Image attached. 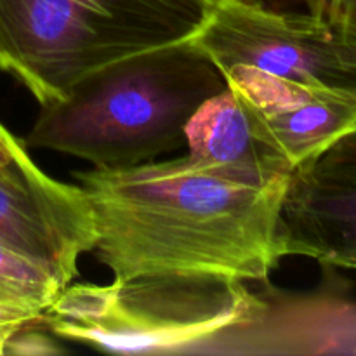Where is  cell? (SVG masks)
<instances>
[{"label": "cell", "instance_id": "cell-1", "mask_svg": "<svg viewBox=\"0 0 356 356\" xmlns=\"http://www.w3.org/2000/svg\"><path fill=\"white\" fill-rule=\"evenodd\" d=\"M96 225V252L115 280L198 277L266 284L280 256L289 181L229 179L191 155L73 174Z\"/></svg>", "mask_w": 356, "mask_h": 356}, {"label": "cell", "instance_id": "cell-2", "mask_svg": "<svg viewBox=\"0 0 356 356\" xmlns=\"http://www.w3.org/2000/svg\"><path fill=\"white\" fill-rule=\"evenodd\" d=\"M226 87L221 70L190 40L163 45L103 66L40 104L23 145L94 167L149 162L179 148L191 117Z\"/></svg>", "mask_w": 356, "mask_h": 356}, {"label": "cell", "instance_id": "cell-3", "mask_svg": "<svg viewBox=\"0 0 356 356\" xmlns=\"http://www.w3.org/2000/svg\"><path fill=\"white\" fill-rule=\"evenodd\" d=\"M211 0H0V70L38 104L103 66L184 42Z\"/></svg>", "mask_w": 356, "mask_h": 356}, {"label": "cell", "instance_id": "cell-4", "mask_svg": "<svg viewBox=\"0 0 356 356\" xmlns=\"http://www.w3.org/2000/svg\"><path fill=\"white\" fill-rule=\"evenodd\" d=\"M261 308L243 282L138 277L106 285H66L45 308L54 337L122 355L200 353Z\"/></svg>", "mask_w": 356, "mask_h": 356}, {"label": "cell", "instance_id": "cell-5", "mask_svg": "<svg viewBox=\"0 0 356 356\" xmlns=\"http://www.w3.org/2000/svg\"><path fill=\"white\" fill-rule=\"evenodd\" d=\"M188 40L225 73L249 66L270 75L356 96V42L308 13L257 0H211Z\"/></svg>", "mask_w": 356, "mask_h": 356}, {"label": "cell", "instance_id": "cell-6", "mask_svg": "<svg viewBox=\"0 0 356 356\" xmlns=\"http://www.w3.org/2000/svg\"><path fill=\"white\" fill-rule=\"evenodd\" d=\"M0 243L40 264L65 287L79 275L80 256L96 245L86 191L47 176L23 141L0 167Z\"/></svg>", "mask_w": 356, "mask_h": 356}, {"label": "cell", "instance_id": "cell-7", "mask_svg": "<svg viewBox=\"0 0 356 356\" xmlns=\"http://www.w3.org/2000/svg\"><path fill=\"white\" fill-rule=\"evenodd\" d=\"M254 136L292 170L356 131V96L240 66L225 73Z\"/></svg>", "mask_w": 356, "mask_h": 356}, {"label": "cell", "instance_id": "cell-8", "mask_svg": "<svg viewBox=\"0 0 356 356\" xmlns=\"http://www.w3.org/2000/svg\"><path fill=\"white\" fill-rule=\"evenodd\" d=\"M325 271V284L306 294L280 292L266 282L256 315L200 353L356 355V301Z\"/></svg>", "mask_w": 356, "mask_h": 356}, {"label": "cell", "instance_id": "cell-9", "mask_svg": "<svg viewBox=\"0 0 356 356\" xmlns=\"http://www.w3.org/2000/svg\"><path fill=\"white\" fill-rule=\"evenodd\" d=\"M280 256L356 271V170L313 160L294 170L280 211Z\"/></svg>", "mask_w": 356, "mask_h": 356}, {"label": "cell", "instance_id": "cell-10", "mask_svg": "<svg viewBox=\"0 0 356 356\" xmlns=\"http://www.w3.org/2000/svg\"><path fill=\"white\" fill-rule=\"evenodd\" d=\"M188 155L207 169L242 183L291 179L294 170L254 136L247 115L229 87L211 97L188 122Z\"/></svg>", "mask_w": 356, "mask_h": 356}, {"label": "cell", "instance_id": "cell-11", "mask_svg": "<svg viewBox=\"0 0 356 356\" xmlns=\"http://www.w3.org/2000/svg\"><path fill=\"white\" fill-rule=\"evenodd\" d=\"M65 285L40 264L0 243V299L45 309Z\"/></svg>", "mask_w": 356, "mask_h": 356}, {"label": "cell", "instance_id": "cell-12", "mask_svg": "<svg viewBox=\"0 0 356 356\" xmlns=\"http://www.w3.org/2000/svg\"><path fill=\"white\" fill-rule=\"evenodd\" d=\"M306 13L356 42V0H298Z\"/></svg>", "mask_w": 356, "mask_h": 356}, {"label": "cell", "instance_id": "cell-13", "mask_svg": "<svg viewBox=\"0 0 356 356\" xmlns=\"http://www.w3.org/2000/svg\"><path fill=\"white\" fill-rule=\"evenodd\" d=\"M45 309L16 305L0 299V356L7 353L10 341L28 327L44 323Z\"/></svg>", "mask_w": 356, "mask_h": 356}, {"label": "cell", "instance_id": "cell-14", "mask_svg": "<svg viewBox=\"0 0 356 356\" xmlns=\"http://www.w3.org/2000/svg\"><path fill=\"white\" fill-rule=\"evenodd\" d=\"M318 160L341 169L356 170V131L330 146L323 155L318 156Z\"/></svg>", "mask_w": 356, "mask_h": 356}, {"label": "cell", "instance_id": "cell-15", "mask_svg": "<svg viewBox=\"0 0 356 356\" xmlns=\"http://www.w3.org/2000/svg\"><path fill=\"white\" fill-rule=\"evenodd\" d=\"M21 139H17L16 136L10 134L2 124H0V167L6 165L7 162H10L16 153L17 146H19Z\"/></svg>", "mask_w": 356, "mask_h": 356}, {"label": "cell", "instance_id": "cell-16", "mask_svg": "<svg viewBox=\"0 0 356 356\" xmlns=\"http://www.w3.org/2000/svg\"><path fill=\"white\" fill-rule=\"evenodd\" d=\"M355 273H356V271H355Z\"/></svg>", "mask_w": 356, "mask_h": 356}]
</instances>
